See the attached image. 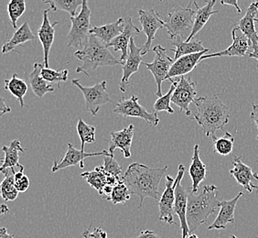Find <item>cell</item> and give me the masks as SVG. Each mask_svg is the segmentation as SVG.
Segmentation results:
<instances>
[{"instance_id":"cell-1","label":"cell","mask_w":258,"mask_h":238,"mask_svg":"<svg viewBox=\"0 0 258 238\" xmlns=\"http://www.w3.org/2000/svg\"><path fill=\"white\" fill-rule=\"evenodd\" d=\"M168 166L163 168H150L144 164L134 162L130 164L121 181L128 187L131 194L140 199L139 208L143 206L146 198L159 200L161 194L159 192V184L164 175L167 173Z\"/></svg>"},{"instance_id":"cell-2","label":"cell","mask_w":258,"mask_h":238,"mask_svg":"<svg viewBox=\"0 0 258 238\" xmlns=\"http://www.w3.org/2000/svg\"><path fill=\"white\" fill-rule=\"evenodd\" d=\"M197 112L191 118L196 120L206 135L214 138L218 130H224L230 120V109L217 95L202 96L194 101Z\"/></svg>"},{"instance_id":"cell-3","label":"cell","mask_w":258,"mask_h":238,"mask_svg":"<svg viewBox=\"0 0 258 238\" xmlns=\"http://www.w3.org/2000/svg\"><path fill=\"white\" fill-rule=\"evenodd\" d=\"M218 188L214 185H205L202 192L194 194L189 190L187 207V223L189 233H194L204 223L208 217L221 208V202L217 199Z\"/></svg>"},{"instance_id":"cell-4","label":"cell","mask_w":258,"mask_h":238,"mask_svg":"<svg viewBox=\"0 0 258 238\" xmlns=\"http://www.w3.org/2000/svg\"><path fill=\"white\" fill-rule=\"evenodd\" d=\"M77 59L83 62L82 66L76 68L77 73H83L89 76L90 73L99 67L115 66L123 63L112 54L102 41L95 36L90 34L88 43L83 50H78L75 53Z\"/></svg>"},{"instance_id":"cell-5","label":"cell","mask_w":258,"mask_h":238,"mask_svg":"<svg viewBox=\"0 0 258 238\" xmlns=\"http://www.w3.org/2000/svg\"><path fill=\"white\" fill-rule=\"evenodd\" d=\"M195 3V1H191L186 8L175 7L164 19L165 29L170 40H175L177 37H180L184 41L189 39L194 29L197 10Z\"/></svg>"},{"instance_id":"cell-6","label":"cell","mask_w":258,"mask_h":238,"mask_svg":"<svg viewBox=\"0 0 258 238\" xmlns=\"http://www.w3.org/2000/svg\"><path fill=\"white\" fill-rule=\"evenodd\" d=\"M91 10L88 2L83 0V5L79 14L71 18L72 26L67 35V47H75L83 50L88 43L90 36Z\"/></svg>"},{"instance_id":"cell-7","label":"cell","mask_w":258,"mask_h":238,"mask_svg":"<svg viewBox=\"0 0 258 238\" xmlns=\"http://www.w3.org/2000/svg\"><path fill=\"white\" fill-rule=\"evenodd\" d=\"M72 84L79 88L85 96V110L89 112L93 116H96L101 107L111 103L112 100L110 98L109 94L107 92L106 81H103L99 84H96L94 86L85 87L80 84L79 80L74 79Z\"/></svg>"},{"instance_id":"cell-8","label":"cell","mask_w":258,"mask_h":238,"mask_svg":"<svg viewBox=\"0 0 258 238\" xmlns=\"http://www.w3.org/2000/svg\"><path fill=\"white\" fill-rule=\"evenodd\" d=\"M155 52V58L152 63L143 65L147 67V69L151 72L155 78V82L157 85V92L156 95L161 97L162 95V83L167 79L171 66L173 65L174 60L171 59L169 55L167 54V49H165L161 45H157L153 48Z\"/></svg>"},{"instance_id":"cell-9","label":"cell","mask_w":258,"mask_h":238,"mask_svg":"<svg viewBox=\"0 0 258 238\" xmlns=\"http://www.w3.org/2000/svg\"><path fill=\"white\" fill-rule=\"evenodd\" d=\"M175 80L176 88L171 96V103L179 107L181 112H184L187 116H190L191 111L189 104L194 103L197 96V84L190 77H179Z\"/></svg>"},{"instance_id":"cell-10","label":"cell","mask_w":258,"mask_h":238,"mask_svg":"<svg viewBox=\"0 0 258 238\" xmlns=\"http://www.w3.org/2000/svg\"><path fill=\"white\" fill-rule=\"evenodd\" d=\"M114 114H120L124 117H139L143 119L151 126L157 127L159 123L158 113H149L148 110L139 104V98L132 95L129 99L120 100L114 109Z\"/></svg>"},{"instance_id":"cell-11","label":"cell","mask_w":258,"mask_h":238,"mask_svg":"<svg viewBox=\"0 0 258 238\" xmlns=\"http://www.w3.org/2000/svg\"><path fill=\"white\" fill-rule=\"evenodd\" d=\"M185 174V167L182 164L179 165L178 175H177V187L175 190V204H174V213L178 215L180 222V227L182 231V238L189 236V226L187 223V207H188V197L189 190H186L181 184V181Z\"/></svg>"},{"instance_id":"cell-12","label":"cell","mask_w":258,"mask_h":238,"mask_svg":"<svg viewBox=\"0 0 258 238\" xmlns=\"http://www.w3.org/2000/svg\"><path fill=\"white\" fill-rule=\"evenodd\" d=\"M139 21L142 26V31L147 36V41L142 46V56L148 54L150 50L152 42L155 40V36L159 29L165 28L164 20L160 19L159 14L155 9L139 10Z\"/></svg>"},{"instance_id":"cell-13","label":"cell","mask_w":258,"mask_h":238,"mask_svg":"<svg viewBox=\"0 0 258 238\" xmlns=\"http://www.w3.org/2000/svg\"><path fill=\"white\" fill-rule=\"evenodd\" d=\"M166 188L159 202V220L169 225H172L175 224L173 214L177 180L169 175H166Z\"/></svg>"},{"instance_id":"cell-14","label":"cell","mask_w":258,"mask_h":238,"mask_svg":"<svg viewBox=\"0 0 258 238\" xmlns=\"http://www.w3.org/2000/svg\"><path fill=\"white\" fill-rule=\"evenodd\" d=\"M141 52L142 47H138L135 42L134 38H132L129 44L128 56L123 65V76L119 84L120 91L123 93L127 91L130 85V77L139 71L140 65L142 64Z\"/></svg>"},{"instance_id":"cell-15","label":"cell","mask_w":258,"mask_h":238,"mask_svg":"<svg viewBox=\"0 0 258 238\" xmlns=\"http://www.w3.org/2000/svg\"><path fill=\"white\" fill-rule=\"evenodd\" d=\"M95 156H111L109 151L107 150H103L100 152H92V153H83L81 150L76 149L75 146L69 143L68 144V150L65 153L63 159H60V161L54 160L53 166L51 168L52 172H56L60 169L68 168L71 166H76L79 164L80 168L84 169L85 168V159L89 157H95Z\"/></svg>"},{"instance_id":"cell-16","label":"cell","mask_w":258,"mask_h":238,"mask_svg":"<svg viewBox=\"0 0 258 238\" xmlns=\"http://www.w3.org/2000/svg\"><path fill=\"white\" fill-rule=\"evenodd\" d=\"M233 169L230 170L231 176L236 180L245 191L252 193L253 190H258V174L253 172L252 169L243 163L242 157H235L233 159Z\"/></svg>"},{"instance_id":"cell-17","label":"cell","mask_w":258,"mask_h":238,"mask_svg":"<svg viewBox=\"0 0 258 238\" xmlns=\"http://www.w3.org/2000/svg\"><path fill=\"white\" fill-rule=\"evenodd\" d=\"M232 38H233V43L226 50L212 53V54L204 55L202 57V61L209 59V58L224 57V56H229V57L245 56L248 51L249 48L251 47L248 38L243 33H239V30L236 27H233L232 30Z\"/></svg>"},{"instance_id":"cell-18","label":"cell","mask_w":258,"mask_h":238,"mask_svg":"<svg viewBox=\"0 0 258 238\" xmlns=\"http://www.w3.org/2000/svg\"><path fill=\"white\" fill-rule=\"evenodd\" d=\"M124 21H125V28L123 33L119 35L118 37H116L113 41H111L109 44L107 45V48L113 47L114 51H117V50L121 51L120 61L123 63V65L128 56L130 40L132 38H134V36L140 34L142 31L139 30L137 26L134 25L132 19L130 17L124 19Z\"/></svg>"},{"instance_id":"cell-19","label":"cell","mask_w":258,"mask_h":238,"mask_svg":"<svg viewBox=\"0 0 258 238\" xmlns=\"http://www.w3.org/2000/svg\"><path fill=\"white\" fill-rule=\"evenodd\" d=\"M50 9H47L43 11V20L42 24L38 30V37L40 39L42 48H43V55H44L45 68H49V58H50V49L53 44L55 36V26L58 25L59 22L54 21L53 23L50 22L49 19V12Z\"/></svg>"},{"instance_id":"cell-20","label":"cell","mask_w":258,"mask_h":238,"mask_svg":"<svg viewBox=\"0 0 258 238\" xmlns=\"http://www.w3.org/2000/svg\"><path fill=\"white\" fill-rule=\"evenodd\" d=\"M134 125H129L127 128L122 129L117 132H111L109 140V153L114 157V150L119 149L122 150L125 159L131 157V146L134 137Z\"/></svg>"},{"instance_id":"cell-21","label":"cell","mask_w":258,"mask_h":238,"mask_svg":"<svg viewBox=\"0 0 258 238\" xmlns=\"http://www.w3.org/2000/svg\"><path fill=\"white\" fill-rule=\"evenodd\" d=\"M243 192H240L236 197L230 201H222L221 202V210L218 215L214 220V223L209 225L208 230H223L226 228L228 223H234V211L239 199L243 197Z\"/></svg>"},{"instance_id":"cell-22","label":"cell","mask_w":258,"mask_h":238,"mask_svg":"<svg viewBox=\"0 0 258 238\" xmlns=\"http://www.w3.org/2000/svg\"><path fill=\"white\" fill-rule=\"evenodd\" d=\"M207 51L209 50L194 54L186 55L175 61L166 80L182 77L184 75L192 72L197 67V65L202 62V57L205 55Z\"/></svg>"},{"instance_id":"cell-23","label":"cell","mask_w":258,"mask_h":238,"mask_svg":"<svg viewBox=\"0 0 258 238\" xmlns=\"http://www.w3.org/2000/svg\"><path fill=\"white\" fill-rule=\"evenodd\" d=\"M125 28V21L123 18H120L119 20L115 22L105 24L100 27H93L90 30V34L95 36L100 41H102L104 45L109 44L111 41L118 37L123 33Z\"/></svg>"},{"instance_id":"cell-24","label":"cell","mask_w":258,"mask_h":238,"mask_svg":"<svg viewBox=\"0 0 258 238\" xmlns=\"http://www.w3.org/2000/svg\"><path fill=\"white\" fill-rule=\"evenodd\" d=\"M189 173L192 182L191 192L194 194H197L200 184L207 177V167L201 159L198 144L194 146V156L191 159V163L189 165Z\"/></svg>"},{"instance_id":"cell-25","label":"cell","mask_w":258,"mask_h":238,"mask_svg":"<svg viewBox=\"0 0 258 238\" xmlns=\"http://www.w3.org/2000/svg\"><path fill=\"white\" fill-rule=\"evenodd\" d=\"M258 15V2H253L249 6L245 15L241 19L238 24L235 26L243 35L248 38L250 44L253 40L257 39L258 34L255 29V17Z\"/></svg>"},{"instance_id":"cell-26","label":"cell","mask_w":258,"mask_h":238,"mask_svg":"<svg viewBox=\"0 0 258 238\" xmlns=\"http://www.w3.org/2000/svg\"><path fill=\"white\" fill-rule=\"evenodd\" d=\"M2 151L5 153V159H2V166L0 168L1 172L7 169H18L23 166L20 164V152H25L20 144L19 139H14L10 142V146H4Z\"/></svg>"},{"instance_id":"cell-27","label":"cell","mask_w":258,"mask_h":238,"mask_svg":"<svg viewBox=\"0 0 258 238\" xmlns=\"http://www.w3.org/2000/svg\"><path fill=\"white\" fill-rule=\"evenodd\" d=\"M44 64H34L33 71L29 75L30 85L35 95L42 98L45 94L54 92L52 85H49L41 76V70L44 68Z\"/></svg>"},{"instance_id":"cell-28","label":"cell","mask_w":258,"mask_h":238,"mask_svg":"<svg viewBox=\"0 0 258 238\" xmlns=\"http://www.w3.org/2000/svg\"><path fill=\"white\" fill-rule=\"evenodd\" d=\"M216 4V1L213 0V1H206V5L200 8L197 2L195 3L196 5V16H195V21H194V29L191 33L189 35V39L186 41H190L192 40L195 35L200 32L201 30H203L204 26L206 25V23L208 22L210 18L214 14H217L218 10H214V5Z\"/></svg>"},{"instance_id":"cell-29","label":"cell","mask_w":258,"mask_h":238,"mask_svg":"<svg viewBox=\"0 0 258 238\" xmlns=\"http://www.w3.org/2000/svg\"><path fill=\"white\" fill-rule=\"evenodd\" d=\"M171 44L176 47L175 50L172 49L169 50L175 53L174 62L186 55L194 54V53L209 50V49L204 48L202 40H192L188 42V41H184L180 37H177L175 40H171Z\"/></svg>"},{"instance_id":"cell-30","label":"cell","mask_w":258,"mask_h":238,"mask_svg":"<svg viewBox=\"0 0 258 238\" xmlns=\"http://www.w3.org/2000/svg\"><path fill=\"white\" fill-rule=\"evenodd\" d=\"M35 38L36 37L30 29L29 23L25 21L22 25L20 26V28L16 30L12 38L4 44L2 48V52L5 54L10 51H12L15 50L17 46H22L27 41L35 40Z\"/></svg>"},{"instance_id":"cell-31","label":"cell","mask_w":258,"mask_h":238,"mask_svg":"<svg viewBox=\"0 0 258 238\" xmlns=\"http://www.w3.org/2000/svg\"><path fill=\"white\" fill-rule=\"evenodd\" d=\"M109 173L104 170L103 166L96 167L93 171H85L81 174L82 178H85L86 182L93 188L95 189L100 195H103L104 186L107 185V177Z\"/></svg>"},{"instance_id":"cell-32","label":"cell","mask_w":258,"mask_h":238,"mask_svg":"<svg viewBox=\"0 0 258 238\" xmlns=\"http://www.w3.org/2000/svg\"><path fill=\"white\" fill-rule=\"evenodd\" d=\"M5 90L9 91L19 100L21 108L25 106L24 96L28 92V85L26 84L24 80L20 79L19 75L14 74L10 79L5 80Z\"/></svg>"},{"instance_id":"cell-33","label":"cell","mask_w":258,"mask_h":238,"mask_svg":"<svg viewBox=\"0 0 258 238\" xmlns=\"http://www.w3.org/2000/svg\"><path fill=\"white\" fill-rule=\"evenodd\" d=\"M2 173L6 175L5 178L3 180L2 184H1V195L2 198L6 202H11V201H15L19 192L17 191L15 186V173L11 169H7L2 171Z\"/></svg>"},{"instance_id":"cell-34","label":"cell","mask_w":258,"mask_h":238,"mask_svg":"<svg viewBox=\"0 0 258 238\" xmlns=\"http://www.w3.org/2000/svg\"><path fill=\"white\" fill-rule=\"evenodd\" d=\"M44 4L50 5V9L53 11L62 10L69 13L71 18L76 17L77 9L83 5L82 0H49L44 1Z\"/></svg>"},{"instance_id":"cell-35","label":"cell","mask_w":258,"mask_h":238,"mask_svg":"<svg viewBox=\"0 0 258 238\" xmlns=\"http://www.w3.org/2000/svg\"><path fill=\"white\" fill-rule=\"evenodd\" d=\"M214 142V151L222 156H227L232 153L233 149L234 138L227 131H224V136L222 138H217L216 136L212 138Z\"/></svg>"},{"instance_id":"cell-36","label":"cell","mask_w":258,"mask_h":238,"mask_svg":"<svg viewBox=\"0 0 258 238\" xmlns=\"http://www.w3.org/2000/svg\"><path fill=\"white\" fill-rule=\"evenodd\" d=\"M77 133L79 135L80 140L82 142L81 151L85 153V148L86 143H95V128L93 126L86 124L82 118L79 119L77 124Z\"/></svg>"},{"instance_id":"cell-37","label":"cell","mask_w":258,"mask_h":238,"mask_svg":"<svg viewBox=\"0 0 258 238\" xmlns=\"http://www.w3.org/2000/svg\"><path fill=\"white\" fill-rule=\"evenodd\" d=\"M171 83L170 85V88H169V92L166 94H164L163 96L159 97V99L155 102L154 107L155 112H162V111H166L169 114H173L174 110L171 106H170V103H171V96L173 94L174 90L176 88V83L175 80H169Z\"/></svg>"},{"instance_id":"cell-38","label":"cell","mask_w":258,"mask_h":238,"mask_svg":"<svg viewBox=\"0 0 258 238\" xmlns=\"http://www.w3.org/2000/svg\"><path fill=\"white\" fill-rule=\"evenodd\" d=\"M26 11V2L24 0H11L8 4V14L13 28L17 30V21Z\"/></svg>"},{"instance_id":"cell-39","label":"cell","mask_w":258,"mask_h":238,"mask_svg":"<svg viewBox=\"0 0 258 238\" xmlns=\"http://www.w3.org/2000/svg\"><path fill=\"white\" fill-rule=\"evenodd\" d=\"M68 70H57L50 69V68H43L41 70V76L42 78L49 82V83H54L57 84L59 87H60L61 83H66L68 80Z\"/></svg>"},{"instance_id":"cell-40","label":"cell","mask_w":258,"mask_h":238,"mask_svg":"<svg viewBox=\"0 0 258 238\" xmlns=\"http://www.w3.org/2000/svg\"><path fill=\"white\" fill-rule=\"evenodd\" d=\"M131 195L132 194L128 187L124 184V182L120 181L114 186L113 193L108 201H111L114 204H124L131 198Z\"/></svg>"},{"instance_id":"cell-41","label":"cell","mask_w":258,"mask_h":238,"mask_svg":"<svg viewBox=\"0 0 258 238\" xmlns=\"http://www.w3.org/2000/svg\"><path fill=\"white\" fill-rule=\"evenodd\" d=\"M104 169L107 173L111 174L115 178L121 181L120 175L122 173V168L119 163L114 159V157L112 156H104Z\"/></svg>"},{"instance_id":"cell-42","label":"cell","mask_w":258,"mask_h":238,"mask_svg":"<svg viewBox=\"0 0 258 238\" xmlns=\"http://www.w3.org/2000/svg\"><path fill=\"white\" fill-rule=\"evenodd\" d=\"M15 186L19 193H25L30 188V178L23 171H19L15 174Z\"/></svg>"},{"instance_id":"cell-43","label":"cell","mask_w":258,"mask_h":238,"mask_svg":"<svg viewBox=\"0 0 258 238\" xmlns=\"http://www.w3.org/2000/svg\"><path fill=\"white\" fill-rule=\"evenodd\" d=\"M91 227H92V224L86 231L83 233V238H108L107 233L101 227H96L94 229L93 232H91Z\"/></svg>"},{"instance_id":"cell-44","label":"cell","mask_w":258,"mask_h":238,"mask_svg":"<svg viewBox=\"0 0 258 238\" xmlns=\"http://www.w3.org/2000/svg\"><path fill=\"white\" fill-rule=\"evenodd\" d=\"M250 48L252 49V51L249 52V57L253 58V59L257 60L258 62V38L251 42V47ZM256 67L258 68V63Z\"/></svg>"},{"instance_id":"cell-45","label":"cell","mask_w":258,"mask_h":238,"mask_svg":"<svg viewBox=\"0 0 258 238\" xmlns=\"http://www.w3.org/2000/svg\"><path fill=\"white\" fill-rule=\"evenodd\" d=\"M250 119L253 120V122L255 123L258 129V104H253L252 112H251V114H250ZM256 139H258V134Z\"/></svg>"},{"instance_id":"cell-46","label":"cell","mask_w":258,"mask_h":238,"mask_svg":"<svg viewBox=\"0 0 258 238\" xmlns=\"http://www.w3.org/2000/svg\"><path fill=\"white\" fill-rule=\"evenodd\" d=\"M137 238H161L154 231H150V230H145L142 231L139 236Z\"/></svg>"},{"instance_id":"cell-47","label":"cell","mask_w":258,"mask_h":238,"mask_svg":"<svg viewBox=\"0 0 258 238\" xmlns=\"http://www.w3.org/2000/svg\"><path fill=\"white\" fill-rule=\"evenodd\" d=\"M1 106H0V116L2 117L4 114L7 113H10L11 112V108H10L9 105L6 104L5 99L4 98H1Z\"/></svg>"},{"instance_id":"cell-48","label":"cell","mask_w":258,"mask_h":238,"mask_svg":"<svg viewBox=\"0 0 258 238\" xmlns=\"http://www.w3.org/2000/svg\"><path fill=\"white\" fill-rule=\"evenodd\" d=\"M221 4H223V5L233 6L237 10L238 13L242 12V10H241L240 7L238 6L237 0H232V1H224V0H223V1H221Z\"/></svg>"},{"instance_id":"cell-49","label":"cell","mask_w":258,"mask_h":238,"mask_svg":"<svg viewBox=\"0 0 258 238\" xmlns=\"http://www.w3.org/2000/svg\"><path fill=\"white\" fill-rule=\"evenodd\" d=\"M0 238H14V234L8 233L6 227L0 229Z\"/></svg>"},{"instance_id":"cell-50","label":"cell","mask_w":258,"mask_h":238,"mask_svg":"<svg viewBox=\"0 0 258 238\" xmlns=\"http://www.w3.org/2000/svg\"><path fill=\"white\" fill-rule=\"evenodd\" d=\"M0 212L2 214H8L10 213V209L6 205V204H2L1 205V209H0Z\"/></svg>"},{"instance_id":"cell-51","label":"cell","mask_w":258,"mask_h":238,"mask_svg":"<svg viewBox=\"0 0 258 238\" xmlns=\"http://www.w3.org/2000/svg\"><path fill=\"white\" fill-rule=\"evenodd\" d=\"M187 238H199L198 236H197V235H196V234H194V233H190V234H189V236H188V237Z\"/></svg>"},{"instance_id":"cell-52","label":"cell","mask_w":258,"mask_h":238,"mask_svg":"<svg viewBox=\"0 0 258 238\" xmlns=\"http://www.w3.org/2000/svg\"><path fill=\"white\" fill-rule=\"evenodd\" d=\"M230 238H238V237H236V236H235V235H233H233H232V236H231V237H230Z\"/></svg>"},{"instance_id":"cell-53","label":"cell","mask_w":258,"mask_h":238,"mask_svg":"<svg viewBox=\"0 0 258 238\" xmlns=\"http://www.w3.org/2000/svg\"><path fill=\"white\" fill-rule=\"evenodd\" d=\"M255 22H257L258 23V19H255Z\"/></svg>"},{"instance_id":"cell-54","label":"cell","mask_w":258,"mask_h":238,"mask_svg":"<svg viewBox=\"0 0 258 238\" xmlns=\"http://www.w3.org/2000/svg\"><path fill=\"white\" fill-rule=\"evenodd\" d=\"M256 238H258V237H256Z\"/></svg>"}]
</instances>
